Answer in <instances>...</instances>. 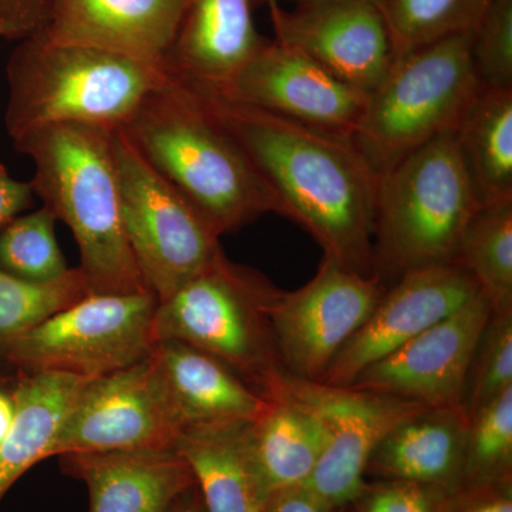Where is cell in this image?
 <instances>
[{
  "instance_id": "36",
  "label": "cell",
  "mask_w": 512,
  "mask_h": 512,
  "mask_svg": "<svg viewBox=\"0 0 512 512\" xmlns=\"http://www.w3.org/2000/svg\"><path fill=\"white\" fill-rule=\"evenodd\" d=\"M32 184L10 177L5 165L0 164V232L10 222L28 210L33 202Z\"/></svg>"
},
{
  "instance_id": "10",
  "label": "cell",
  "mask_w": 512,
  "mask_h": 512,
  "mask_svg": "<svg viewBox=\"0 0 512 512\" xmlns=\"http://www.w3.org/2000/svg\"><path fill=\"white\" fill-rule=\"evenodd\" d=\"M181 424L153 357L87 380L74 397L49 457L175 448Z\"/></svg>"
},
{
  "instance_id": "1",
  "label": "cell",
  "mask_w": 512,
  "mask_h": 512,
  "mask_svg": "<svg viewBox=\"0 0 512 512\" xmlns=\"http://www.w3.org/2000/svg\"><path fill=\"white\" fill-rule=\"evenodd\" d=\"M191 87L247 154L274 195L278 214L308 231L323 256L359 274L375 275L379 177L352 141Z\"/></svg>"
},
{
  "instance_id": "14",
  "label": "cell",
  "mask_w": 512,
  "mask_h": 512,
  "mask_svg": "<svg viewBox=\"0 0 512 512\" xmlns=\"http://www.w3.org/2000/svg\"><path fill=\"white\" fill-rule=\"evenodd\" d=\"M491 309L490 301L478 293L463 308L366 367L348 387L426 407L461 406L468 367Z\"/></svg>"
},
{
  "instance_id": "2",
  "label": "cell",
  "mask_w": 512,
  "mask_h": 512,
  "mask_svg": "<svg viewBox=\"0 0 512 512\" xmlns=\"http://www.w3.org/2000/svg\"><path fill=\"white\" fill-rule=\"evenodd\" d=\"M113 133L87 124H56L13 141L35 165L30 184L43 207L76 239L77 268L89 295L150 289L124 228Z\"/></svg>"
},
{
  "instance_id": "29",
  "label": "cell",
  "mask_w": 512,
  "mask_h": 512,
  "mask_svg": "<svg viewBox=\"0 0 512 512\" xmlns=\"http://www.w3.org/2000/svg\"><path fill=\"white\" fill-rule=\"evenodd\" d=\"M87 295L79 268L49 284L23 281L0 269V346L5 349L23 333Z\"/></svg>"
},
{
  "instance_id": "9",
  "label": "cell",
  "mask_w": 512,
  "mask_h": 512,
  "mask_svg": "<svg viewBox=\"0 0 512 512\" xmlns=\"http://www.w3.org/2000/svg\"><path fill=\"white\" fill-rule=\"evenodd\" d=\"M153 291L87 295L9 343L3 352L26 373L94 379L141 362L153 349Z\"/></svg>"
},
{
  "instance_id": "26",
  "label": "cell",
  "mask_w": 512,
  "mask_h": 512,
  "mask_svg": "<svg viewBox=\"0 0 512 512\" xmlns=\"http://www.w3.org/2000/svg\"><path fill=\"white\" fill-rule=\"evenodd\" d=\"M454 264L471 275L491 308H512V201L478 208L464 228Z\"/></svg>"
},
{
  "instance_id": "12",
  "label": "cell",
  "mask_w": 512,
  "mask_h": 512,
  "mask_svg": "<svg viewBox=\"0 0 512 512\" xmlns=\"http://www.w3.org/2000/svg\"><path fill=\"white\" fill-rule=\"evenodd\" d=\"M207 92L349 141L369 97V93L336 79L311 57L275 39H266L220 89Z\"/></svg>"
},
{
  "instance_id": "41",
  "label": "cell",
  "mask_w": 512,
  "mask_h": 512,
  "mask_svg": "<svg viewBox=\"0 0 512 512\" xmlns=\"http://www.w3.org/2000/svg\"><path fill=\"white\" fill-rule=\"evenodd\" d=\"M281 2V0H278V3ZM286 2H293L295 3H302V2H311V0H286ZM352 2H366V3H375V5H380V2L382 0H352Z\"/></svg>"
},
{
  "instance_id": "16",
  "label": "cell",
  "mask_w": 512,
  "mask_h": 512,
  "mask_svg": "<svg viewBox=\"0 0 512 512\" xmlns=\"http://www.w3.org/2000/svg\"><path fill=\"white\" fill-rule=\"evenodd\" d=\"M275 40L311 57L336 79L370 93L392 66L389 30L379 5L311 0L272 16Z\"/></svg>"
},
{
  "instance_id": "35",
  "label": "cell",
  "mask_w": 512,
  "mask_h": 512,
  "mask_svg": "<svg viewBox=\"0 0 512 512\" xmlns=\"http://www.w3.org/2000/svg\"><path fill=\"white\" fill-rule=\"evenodd\" d=\"M49 0H0V35L23 40L45 23Z\"/></svg>"
},
{
  "instance_id": "7",
  "label": "cell",
  "mask_w": 512,
  "mask_h": 512,
  "mask_svg": "<svg viewBox=\"0 0 512 512\" xmlns=\"http://www.w3.org/2000/svg\"><path fill=\"white\" fill-rule=\"evenodd\" d=\"M471 43L473 35L451 36L394 57L352 137L377 177L430 141L456 133L483 89Z\"/></svg>"
},
{
  "instance_id": "22",
  "label": "cell",
  "mask_w": 512,
  "mask_h": 512,
  "mask_svg": "<svg viewBox=\"0 0 512 512\" xmlns=\"http://www.w3.org/2000/svg\"><path fill=\"white\" fill-rule=\"evenodd\" d=\"M329 441L322 414L286 390L248 426L252 460L269 495L308 483Z\"/></svg>"
},
{
  "instance_id": "31",
  "label": "cell",
  "mask_w": 512,
  "mask_h": 512,
  "mask_svg": "<svg viewBox=\"0 0 512 512\" xmlns=\"http://www.w3.org/2000/svg\"><path fill=\"white\" fill-rule=\"evenodd\" d=\"M512 387V308L491 309L474 350L464 386L468 417Z\"/></svg>"
},
{
  "instance_id": "42",
  "label": "cell",
  "mask_w": 512,
  "mask_h": 512,
  "mask_svg": "<svg viewBox=\"0 0 512 512\" xmlns=\"http://www.w3.org/2000/svg\"><path fill=\"white\" fill-rule=\"evenodd\" d=\"M336 512H350V511H349L348 505H346V507L338 508V510H336Z\"/></svg>"
},
{
  "instance_id": "19",
  "label": "cell",
  "mask_w": 512,
  "mask_h": 512,
  "mask_svg": "<svg viewBox=\"0 0 512 512\" xmlns=\"http://www.w3.org/2000/svg\"><path fill=\"white\" fill-rule=\"evenodd\" d=\"M265 42L255 28L252 0H185L165 70L192 86L217 90Z\"/></svg>"
},
{
  "instance_id": "28",
  "label": "cell",
  "mask_w": 512,
  "mask_h": 512,
  "mask_svg": "<svg viewBox=\"0 0 512 512\" xmlns=\"http://www.w3.org/2000/svg\"><path fill=\"white\" fill-rule=\"evenodd\" d=\"M56 217L42 207L19 215L0 232V269L33 282L49 284L70 271L57 244Z\"/></svg>"
},
{
  "instance_id": "25",
  "label": "cell",
  "mask_w": 512,
  "mask_h": 512,
  "mask_svg": "<svg viewBox=\"0 0 512 512\" xmlns=\"http://www.w3.org/2000/svg\"><path fill=\"white\" fill-rule=\"evenodd\" d=\"M454 138L480 204L512 201V87H483Z\"/></svg>"
},
{
  "instance_id": "17",
  "label": "cell",
  "mask_w": 512,
  "mask_h": 512,
  "mask_svg": "<svg viewBox=\"0 0 512 512\" xmlns=\"http://www.w3.org/2000/svg\"><path fill=\"white\" fill-rule=\"evenodd\" d=\"M185 0H49L35 35L99 47L163 67Z\"/></svg>"
},
{
  "instance_id": "40",
  "label": "cell",
  "mask_w": 512,
  "mask_h": 512,
  "mask_svg": "<svg viewBox=\"0 0 512 512\" xmlns=\"http://www.w3.org/2000/svg\"><path fill=\"white\" fill-rule=\"evenodd\" d=\"M264 2L268 5L269 15H271V18L282 9L281 6H279L278 0H264Z\"/></svg>"
},
{
  "instance_id": "33",
  "label": "cell",
  "mask_w": 512,
  "mask_h": 512,
  "mask_svg": "<svg viewBox=\"0 0 512 512\" xmlns=\"http://www.w3.org/2000/svg\"><path fill=\"white\" fill-rule=\"evenodd\" d=\"M447 491L410 481L379 480L348 505L350 512H440Z\"/></svg>"
},
{
  "instance_id": "21",
  "label": "cell",
  "mask_w": 512,
  "mask_h": 512,
  "mask_svg": "<svg viewBox=\"0 0 512 512\" xmlns=\"http://www.w3.org/2000/svg\"><path fill=\"white\" fill-rule=\"evenodd\" d=\"M470 417L463 406L424 407L375 448L366 476L456 490L463 473Z\"/></svg>"
},
{
  "instance_id": "37",
  "label": "cell",
  "mask_w": 512,
  "mask_h": 512,
  "mask_svg": "<svg viewBox=\"0 0 512 512\" xmlns=\"http://www.w3.org/2000/svg\"><path fill=\"white\" fill-rule=\"evenodd\" d=\"M264 512H336V508L301 485L272 494Z\"/></svg>"
},
{
  "instance_id": "39",
  "label": "cell",
  "mask_w": 512,
  "mask_h": 512,
  "mask_svg": "<svg viewBox=\"0 0 512 512\" xmlns=\"http://www.w3.org/2000/svg\"><path fill=\"white\" fill-rule=\"evenodd\" d=\"M15 412L13 396H9L8 393L0 390V443L6 439L10 429H12Z\"/></svg>"
},
{
  "instance_id": "27",
  "label": "cell",
  "mask_w": 512,
  "mask_h": 512,
  "mask_svg": "<svg viewBox=\"0 0 512 512\" xmlns=\"http://www.w3.org/2000/svg\"><path fill=\"white\" fill-rule=\"evenodd\" d=\"M491 0H382L393 55L399 57L447 37L474 35Z\"/></svg>"
},
{
  "instance_id": "20",
  "label": "cell",
  "mask_w": 512,
  "mask_h": 512,
  "mask_svg": "<svg viewBox=\"0 0 512 512\" xmlns=\"http://www.w3.org/2000/svg\"><path fill=\"white\" fill-rule=\"evenodd\" d=\"M160 370L181 429L252 423L269 402L229 367L177 340H161L150 353Z\"/></svg>"
},
{
  "instance_id": "30",
  "label": "cell",
  "mask_w": 512,
  "mask_h": 512,
  "mask_svg": "<svg viewBox=\"0 0 512 512\" xmlns=\"http://www.w3.org/2000/svg\"><path fill=\"white\" fill-rule=\"evenodd\" d=\"M511 481L512 387L470 417L458 487Z\"/></svg>"
},
{
  "instance_id": "32",
  "label": "cell",
  "mask_w": 512,
  "mask_h": 512,
  "mask_svg": "<svg viewBox=\"0 0 512 512\" xmlns=\"http://www.w3.org/2000/svg\"><path fill=\"white\" fill-rule=\"evenodd\" d=\"M471 52L483 87H512V0H491L474 32Z\"/></svg>"
},
{
  "instance_id": "11",
  "label": "cell",
  "mask_w": 512,
  "mask_h": 512,
  "mask_svg": "<svg viewBox=\"0 0 512 512\" xmlns=\"http://www.w3.org/2000/svg\"><path fill=\"white\" fill-rule=\"evenodd\" d=\"M384 291L379 276L359 274L323 256L308 284L279 292L271 308V326L286 372L306 382H322Z\"/></svg>"
},
{
  "instance_id": "34",
  "label": "cell",
  "mask_w": 512,
  "mask_h": 512,
  "mask_svg": "<svg viewBox=\"0 0 512 512\" xmlns=\"http://www.w3.org/2000/svg\"><path fill=\"white\" fill-rule=\"evenodd\" d=\"M440 512H512V481L458 487L444 495Z\"/></svg>"
},
{
  "instance_id": "13",
  "label": "cell",
  "mask_w": 512,
  "mask_h": 512,
  "mask_svg": "<svg viewBox=\"0 0 512 512\" xmlns=\"http://www.w3.org/2000/svg\"><path fill=\"white\" fill-rule=\"evenodd\" d=\"M282 390L312 404L328 424L329 446L305 487L336 510L355 503L366 490L367 463L377 444L394 427L426 407L352 387L306 382L291 375L286 377Z\"/></svg>"
},
{
  "instance_id": "4",
  "label": "cell",
  "mask_w": 512,
  "mask_h": 512,
  "mask_svg": "<svg viewBox=\"0 0 512 512\" xmlns=\"http://www.w3.org/2000/svg\"><path fill=\"white\" fill-rule=\"evenodd\" d=\"M168 77L134 57L32 35L9 60L6 128L13 141L56 124L117 130Z\"/></svg>"
},
{
  "instance_id": "24",
  "label": "cell",
  "mask_w": 512,
  "mask_h": 512,
  "mask_svg": "<svg viewBox=\"0 0 512 512\" xmlns=\"http://www.w3.org/2000/svg\"><path fill=\"white\" fill-rule=\"evenodd\" d=\"M87 380L53 372L26 373L20 380L15 420L0 443V501L26 471L49 458L57 429Z\"/></svg>"
},
{
  "instance_id": "23",
  "label": "cell",
  "mask_w": 512,
  "mask_h": 512,
  "mask_svg": "<svg viewBox=\"0 0 512 512\" xmlns=\"http://www.w3.org/2000/svg\"><path fill=\"white\" fill-rule=\"evenodd\" d=\"M247 424L181 431L175 448L190 464L207 512H264L269 497L252 460Z\"/></svg>"
},
{
  "instance_id": "38",
  "label": "cell",
  "mask_w": 512,
  "mask_h": 512,
  "mask_svg": "<svg viewBox=\"0 0 512 512\" xmlns=\"http://www.w3.org/2000/svg\"><path fill=\"white\" fill-rule=\"evenodd\" d=\"M165 512H207L197 484L181 494Z\"/></svg>"
},
{
  "instance_id": "18",
  "label": "cell",
  "mask_w": 512,
  "mask_h": 512,
  "mask_svg": "<svg viewBox=\"0 0 512 512\" xmlns=\"http://www.w3.org/2000/svg\"><path fill=\"white\" fill-rule=\"evenodd\" d=\"M59 460L63 473L87 485L90 512H165L195 485L177 448L70 453Z\"/></svg>"
},
{
  "instance_id": "6",
  "label": "cell",
  "mask_w": 512,
  "mask_h": 512,
  "mask_svg": "<svg viewBox=\"0 0 512 512\" xmlns=\"http://www.w3.org/2000/svg\"><path fill=\"white\" fill-rule=\"evenodd\" d=\"M480 207L454 133L413 151L377 180L375 275L387 286L414 269L454 264L464 228Z\"/></svg>"
},
{
  "instance_id": "8",
  "label": "cell",
  "mask_w": 512,
  "mask_h": 512,
  "mask_svg": "<svg viewBox=\"0 0 512 512\" xmlns=\"http://www.w3.org/2000/svg\"><path fill=\"white\" fill-rule=\"evenodd\" d=\"M113 143L128 242L147 285L164 301L224 252L221 237L121 128Z\"/></svg>"
},
{
  "instance_id": "3",
  "label": "cell",
  "mask_w": 512,
  "mask_h": 512,
  "mask_svg": "<svg viewBox=\"0 0 512 512\" xmlns=\"http://www.w3.org/2000/svg\"><path fill=\"white\" fill-rule=\"evenodd\" d=\"M121 130L220 237L278 214L247 154L183 80L170 74Z\"/></svg>"
},
{
  "instance_id": "15",
  "label": "cell",
  "mask_w": 512,
  "mask_h": 512,
  "mask_svg": "<svg viewBox=\"0 0 512 512\" xmlns=\"http://www.w3.org/2000/svg\"><path fill=\"white\" fill-rule=\"evenodd\" d=\"M481 293L457 264L414 269L386 286L382 298L333 360L322 384L348 387L359 373Z\"/></svg>"
},
{
  "instance_id": "5",
  "label": "cell",
  "mask_w": 512,
  "mask_h": 512,
  "mask_svg": "<svg viewBox=\"0 0 512 512\" xmlns=\"http://www.w3.org/2000/svg\"><path fill=\"white\" fill-rule=\"evenodd\" d=\"M281 289L221 252L164 301L153 318V342L177 340L208 353L266 400L282 392L286 372L272 332Z\"/></svg>"
}]
</instances>
